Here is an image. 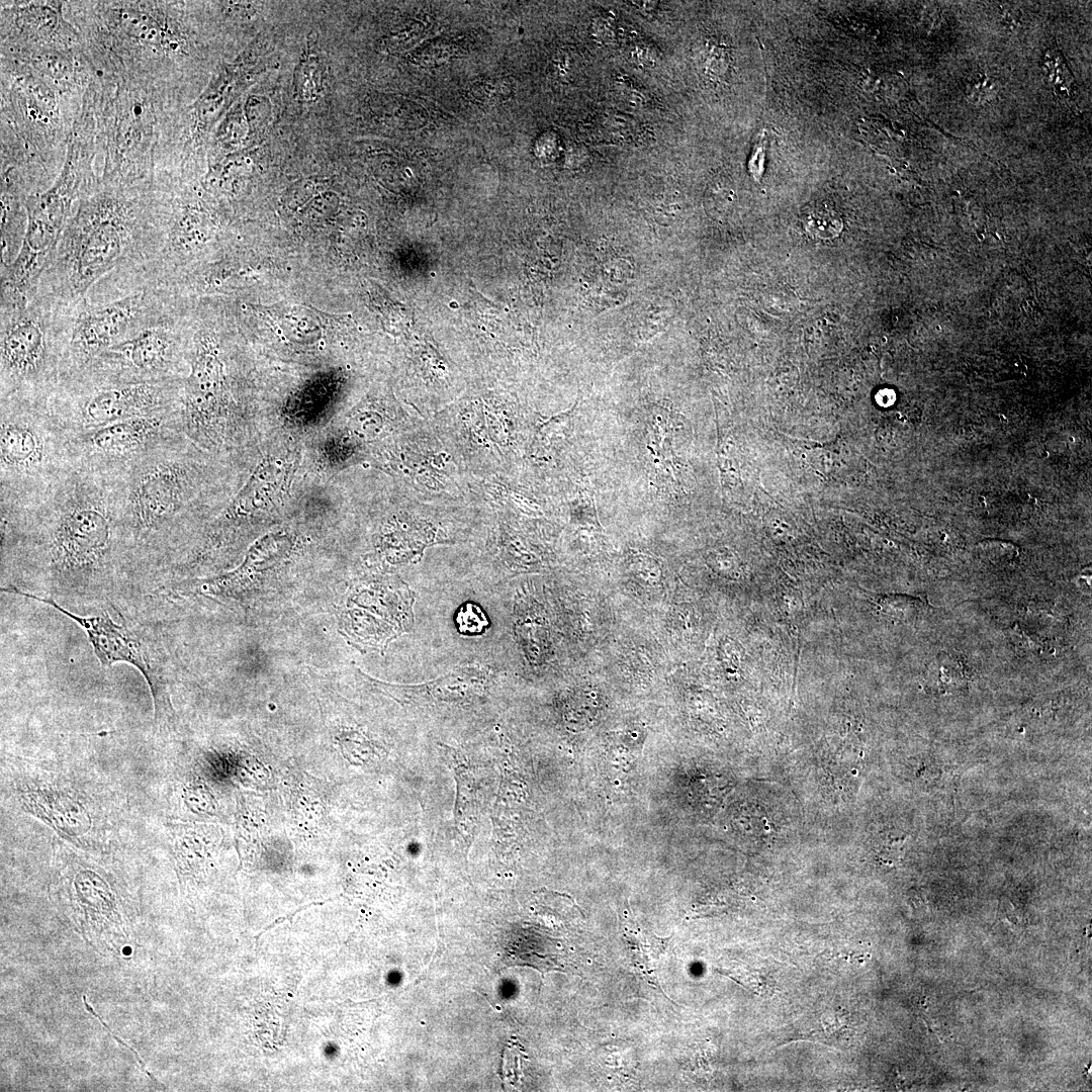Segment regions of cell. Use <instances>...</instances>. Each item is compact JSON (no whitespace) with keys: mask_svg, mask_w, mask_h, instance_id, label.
<instances>
[{"mask_svg":"<svg viewBox=\"0 0 1092 1092\" xmlns=\"http://www.w3.org/2000/svg\"><path fill=\"white\" fill-rule=\"evenodd\" d=\"M349 600L346 630L354 641L370 648L387 643L413 627L414 594L401 581H381L356 589Z\"/></svg>","mask_w":1092,"mask_h":1092,"instance_id":"8fae6325","label":"cell"},{"mask_svg":"<svg viewBox=\"0 0 1092 1092\" xmlns=\"http://www.w3.org/2000/svg\"><path fill=\"white\" fill-rule=\"evenodd\" d=\"M1 592L47 604L76 622L86 633L101 665L108 667L117 662H124L134 666L149 686L157 726L168 723L172 716V708L166 685L148 646L133 631L115 623L107 614L80 616L65 609L53 599L23 592L14 585L1 587Z\"/></svg>","mask_w":1092,"mask_h":1092,"instance_id":"30bf717a","label":"cell"},{"mask_svg":"<svg viewBox=\"0 0 1092 1092\" xmlns=\"http://www.w3.org/2000/svg\"><path fill=\"white\" fill-rule=\"evenodd\" d=\"M77 304L37 289L23 303L1 305L0 398L48 400L61 380Z\"/></svg>","mask_w":1092,"mask_h":1092,"instance_id":"277c9868","label":"cell"},{"mask_svg":"<svg viewBox=\"0 0 1092 1092\" xmlns=\"http://www.w3.org/2000/svg\"><path fill=\"white\" fill-rule=\"evenodd\" d=\"M178 311L177 308L110 347L85 368L67 377L80 376L102 383L178 380L185 352V334L179 324Z\"/></svg>","mask_w":1092,"mask_h":1092,"instance_id":"ba28073f","label":"cell"},{"mask_svg":"<svg viewBox=\"0 0 1092 1092\" xmlns=\"http://www.w3.org/2000/svg\"><path fill=\"white\" fill-rule=\"evenodd\" d=\"M805 226L814 236L832 238L840 232L841 221L834 212L818 208L809 213Z\"/></svg>","mask_w":1092,"mask_h":1092,"instance_id":"2e32d148","label":"cell"},{"mask_svg":"<svg viewBox=\"0 0 1092 1092\" xmlns=\"http://www.w3.org/2000/svg\"><path fill=\"white\" fill-rule=\"evenodd\" d=\"M624 933L634 966L650 983L657 985L654 969L658 956L664 949L666 943L662 938H658L652 933H643L640 930L638 932V929L633 925L625 927ZM658 988L660 989L659 986Z\"/></svg>","mask_w":1092,"mask_h":1092,"instance_id":"4fadbf2b","label":"cell"},{"mask_svg":"<svg viewBox=\"0 0 1092 1092\" xmlns=\"http://www.w3.org/2000/svg\"><path fill=\"white\" fill-rule=\"evenodd\" d=\"M631 3H632V5L637 6L638 9H642V7H645V8H647V11H650L651 9H653L655 7V4H656L655 2H649V1H647V2L646 1H644V2H642V1H631Z\"/></svg>","mask_w":1092,"mask_h":1092,"instance_id":"7402d4cb","label":"cell"},{"mask_svg":"<svg viewBox=\"0 0 1092 1092\" xmlns=\"http://www.w3.org/2000/svg\"><path fill=\"white\" fill-rule=\"evenodd\" d=\"M178 308L169 288L149 287L108 302H78L61 379L85 368L99 354Z\"/></svg>","mask_w":1092,"mask_h":1092,"instance_id":"52a82bcc","label":"cell"},{"mask_svg":"<svg viewBox=\"0 0 1092 1092\" xmlns=\"http://www.w3.org/2000/svg\"><path fill=\"white\" fill-rule=\"evenodd\" d=\"M455 624L461 634L479 635L486 630L489 621L479 606L466 603L458 609Z\"/></svg>","mask_w":1092,"mask_h":1092,"instance_id":"9a60e30c","label":"cell"},{"mask_svg":"<svg viewBox=\"0 0 1092 1092\" xmlns=\"http://www.w3.org/2000/svg\"><path fill=\"white\" fill-rule=\"evenodd\" d=\"M162 237L159 209L122 195H96L66 225L37 289L77 304L109 273L140 272L158 255Z\"/></svg>","mask_w":1092,"mask_h":1092,"instance_id":"7a4b0ae2","label":"cell"},{"mask_svg":"<svg viewBox=\"0 0 1092 1092\" xmlns=\"http://www.w3.org/2000/svg\"><path fill=\"white\" fill-rule=\"evenodd\" d=\"M47 401L0 398V507L33 503L74 468Z\"/></svg>","mask_w":1092,"mask_h":1092,"instance_id":"5b68a950","label":"cell"},{"mask_svg":"<svg viewBox=\"0 0 1092 1092\" xmlns=\"http://www.w3.org/2000/svg\"><path fill=\"white\" fill-rule=\"evenodd\" d=\"M331 900H332V899L326 900V901H324V902H313V903L307 904V905H305V906H302V907H300L299 909L295 910L294 912L290 913L289 915H287V916H284V917H281V918H279V919L275 920V921H274L273 923L269 924V925H268L267 927H265V928H264V929H263V930H262V931H261V932H260V933L258 934V935H256V936H255V939H256V941H258V939L260 938V936H261V935H262V934H263V933H264L265 931H267L268 929H270V928H272V927L276 926L277 924H279V923L283 922V921H284V920H286V919H291V918H292V917H293V916H294V915H295L296 913L300 912L301 910H303V909H305V908H307V907H309V906H313V905H321V904H324V903H326V902H328V901H331Z\"/></svg>","mask_w":1092,"mask_h":1092,"instance_id":"44dd1931","label":"cell"},{"mask_svg":"<svg viewBox=\"0 0 1092 1092\" xmlns=\"http://www.w3.org/2000/svg\"><path fill=\"white\" fill-rule=\"evenodd\" d=\"M181 432L179 411L114 422L68 436L74 467L120 475L165 439Z\"/></svg>","mask_w":1092,"mask_h":1092,"instance_id":"9c48e42d","label":"cell"},{"mask_svg":"<svg viewBox=\"0 0 1092 1092\" xmlns=\"http://www.w3.org/2000/svg\"><path fill=\"white\" fill-rule=\"evenodd\" d=\"M0 508L2 542L60 583L85 586L132 562L120 475L74 467L33 503Z\"/></svg>","mask_w":1092,"mask_h":1092,"instance_id":"6da1fadb","label":"cell"},{"mask_svg":"<svg viewBox=\"0 0 1092 1092\" xmlns=\"http://www.w3.org/2000/svg\"><path fill=\"white\" fill-rule=\"evenodd\" d=\"M764 142L760 143L753 155V161L750 163L751 172L758 179L762 172V166L764 161Z\"/></svg>","mask_w":1092,"mask_h":1092,"instance_id":"ffe728a7","label":"cell"},{"mask_svg":"<svg viewBox=\"0 0 1092 1092\" xmlns=\"http://www.w3.org/2000/svg\"><path fill=\"white\" fill-rule=\"evenodd\" d=\"M175 434L120 474L122 518L132 562L158 558L178 516L202 497L201 465Z\"/></svg>","mask_w":1092,"mask_h":1092,"instance_id":"3957f363","label":"cell"},{"mask_svg":"<svg viewBox=\"0 0 1092 1092\" xmlns=\"http://www.w3.org/2000/svg\"><path fill=\"white\" fill-rule=\"evenodd\" d=\"M932 686L940 691L956 690L966 685L967 668L956 656L938 655L932 662Z\"/></svg>","mask_w":1092,"mask_h":1092,"instance_id":"5bb4252c","label":"cell"},{"mask_svg":"<svg viewBox=\"0 0 1092 1092\" xmlns=\"http://www.w3.org/2000/svg\"><path fill=\"white\" fill-rule=\"evenodd\" d=\"M487 673L485 669L478 666H463L435 680L417 686H401V688L410 692V697L417 699L418 702L429 699L453 700L482 689L487 681Z\"/></svg>","mask_w":1092,"mask_h":1092,"instance_id":"7c38bea8","label":"cell"},{"mask_svg":"<svg viewBox=\"0 0 1092 1092\" xmlns=\"http://www.w3.org/2000/svg\"><path fill=\"white\" fill-rule=\"evenodd\" d=\"M573 514L577 515L580 522L589 526H600L592 492L582 490L576 498Z\"/></svg>","mask_w":1092,"mask_h":1092,"instance_id":"d6986e66","label":"cell"},{"mask_svg":"<svg viewBox=\"0 0 1092 1092\" xmlns=\"http://www.w3.org/2000/svg\"><path fill=\"white\" fill-rule=\"evenodd\" d=\"M979 555L991 562L1002 563L1014 559L1018 555L1017 547L1004 540H986L977 545Z\"/></svg>","mask_w":1092,"mask_h":1092,"instance_id":"e0dca14e","label":"cell"},{"mask_svg":"<svg viewBox=\"0 0 1092 1092\" xmlns=\"http://www.w3.org/2000/svg\"><path fill=\"white\" fill-rule=\"evenodd\" d=\"M628 563L630 570L646 583L656 585L660 582L661 568L654 558L642 553L630 554Z\"/></svg>","mask_w":1092,"mask_h":1092,"instance_id":"ac0fdd59","label":"cell"},{"mask_svg":"<svg viewBox=\"0 0 1092 1092\" xmlns=\"http://www.w3.org/2000/svg\"><path fill=\"white\" fill-rule=\"evenodd\" d=\"M181 380L102 383L80 376L62 379L47 400L68 436L136 417L179 411Z\"/></svg>","mask_w":1092,"mask_h":1092,"instance_id":"8992f818","label":"cell"}]
</instances>
